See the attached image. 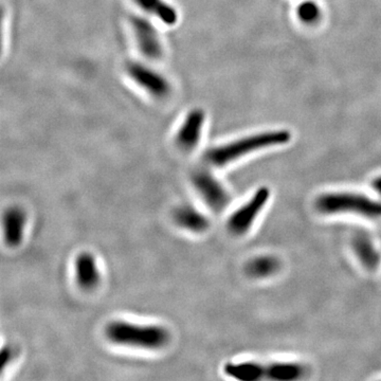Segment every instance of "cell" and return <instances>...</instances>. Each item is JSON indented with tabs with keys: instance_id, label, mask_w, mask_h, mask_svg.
I'll use <instances>...</instances> for the list:
<instances>
[{
	"instance_id": "obj_11",
	"label": "cell",
	"mask_w": 381,
	"mask_h": 381,
	"mask_svg": "<svg viewBox=\"0 0 381 381\" xmlns=\"http://www.w3.org/2000/svg\"><path fill=\"white\" fill-rule=\"evenodd\" d=\"M352 249L359 263L368 270H374L380 265L381 255L371 236L358 233L352 240Z\"/></svg>"
},
{
	"instance_id": "obj_8",
	"label": "cell",
	"mask_w": 381,
	"mask_h": 381,
	"mask_svg": "<svg viewBox=\"0 0 381 381\" xmlns=\"http://www.w3.org/2000/svg\"><path fill=\"white\" fill-rule=\"evenodd\" d=\"M206 115L201 110L189 112L176 135V144L184 151H192L198 146L201 138Z\"/></svg>"
},
{
	"instance_id": "obj_10",
	"label": "cell",
	"mask_w": 381,
	"mask_h": 381,
	"mask_svg": "<svg viewBox=\"0 0 381 381\" xmlns=\"http://www.w3.org/2000/svg\"><path fill=\"white\" fill-rule=\"evenodd\" d=\"M25 223L27 218L25 211L19 206H11L4 212L2 218L4 238L6 244L11 248L18 247L23 242Z\"/></svg>"
},
{
	"instance_id": "obj_19",
	"label": "cell",
	"mask_w": 381,
	"mask_h": 381,
	"mask_svg": "<svg viewBox=\"0 0 381 381\" xmlns=\"http://www.w3.org/2000/svg\"><path fill=\"white\" fill-rule=\"evenodd\" d=\"M372 188H373L375 192H377L381 196V176H380V177H376L375 180L372 182Z\"/></svg>"
},
{
	"instance_id": "obj_9",
	"label": "cell",
	"mask_w": 381,
	"mask_h": 381,
	"mask_svg": "<svg viewBox=\"0 0 381 381\" xmlns=\"http://www.w3.org/2000/svg\"><path fill=\"white\" fill-rule=\"evenodd\" d=\"M74 276L76 284L85 291L97 288L101 281L99 266L95 255L89 252H82L74 261Z\"/></svg>"
},
{
	"instance_id": "obj_1",
	"label": "cell",
	"mask_w": 381,
	"mask_h": 381,
	"mask_svg": "<svg viewBox=\"0 0 381 381\" xmlns=\"http://www.w3.org/2000/svg\"><path fill=\"white\" fill-rule=\"evenodd\" d=\"M291 139V134L284 129L255 134L211 148L204 155V159L212 167L223 168L257 151L288 143Z\"/></svg>"
},
{
	"instance_id": "obj_4",
	"label": "cell",
	"mask_w": 381,
	"mask_h": 381,
	"mask_svg": "<svg viewBox=\"0 0 381 381\" xmlns=\"http://www.w3.org/2000/svg\"><path fill=\"white\" fill-rule=\"evenodd\" d=\"M271 197L268 187H261L244 204L236 209L227 221V229L235 236H242L250 231L262 211Z\"/></svg>"
},
{
	"instance_id": "obj_15",
	"label": "cell",
	"mask_w": 381,
	"mask_h": 381,
	"mask_svg": "<svg viewBox=\"0 0 381 381\" xmlns=\"http://www.w3.org/2000/svg\"><path fill=\"white\" fill-rule=\"evenodd\" d=\"M280 261L272 255H259L253 257L246 266V272L255 279H267L278 274Z\"/></svg>"
},
{
	"instance_id": "obj_3",
	"label": "cell",
	"mask_w": 381,
	"mask_h": 381,
	"mask_svg": "<svg viewBox=\"0 0 381 381\" xmlns=\"http://www.w3.org/2000/svg\"><path fill=\"white\" fill-rule=\"evenodd\" d=\"M315 208L322 215L350 214L372 221L381 219V200L354 192H327L315 200Z\"/></svg>"
},
{
	"instance_id": "obj_5",
	"label": "cell",
	"mask_w": 381,
	"mask_h": 381,
	"mask_svg": "<svg viewBox=\"0 0 381 381\" xmlns=\"http://www.w3.org/2000/svg\"><path fill=\"white\" fill-rule=\"evenodd\" d=\"M192 184L204 204L215 213L223 212L231 201L227 189L212 173L206 170L194 172Z\"/></svg>"
},
{
	"instance_id": "obj_12",
	"label": "cell",
	"mask_w": 381,
	"mask_h": 381,
	"mask_svg": "<svg viewBox=\"0 0 381 381\" xmlns=\"http://www.w3.org/2000/svg\"><path fill=\"white\" fill-rule=\"evenodd\" d=\"M175 223L191 233L201 234L210 228L208 217L192 206H182L173 213Z\"/></svg>"
},
{
	"instance_id": "obj_17",
	"label": "cell",
	"mask_w": 381,
	"mask_h": 381,
	"mask_svg": "<svg viewBox=\"0 0 381 381\" xmlns=\"http://www.w3.org/2000/svg\"><path fill=\"white\" fill-rule=\"evenodd\" d=\"M298 16L303 23L312 25L321 18V8L318 4L312 0L302 2L298 8Z\"/></svg>"
},
{
	"instance_id": "obj_13",
	"label": "cell",
	"mask_w": 381,
	"mask_h": 381,
	"mask_svg": "<svg viewBox=\"0 0 381 381\" xmlns=\"http://www.w3.org/2000/svg\"><path fill=\"white\" fill-rule=\"evenodd\" d=\"M225 375L240 381L266 380V365L257 361L229 363L223 368Z\"/></svg>"
},
{
	"instance_id": "obj_2",
	"label": "cell",
	"mask_w": 381,
	"mask_h": 381,
	"mask_svg": "<svg viewBox=\"0 0 381 381\" xmlns=\"http://www.w3.org/2000/svg\"><path fill=\"white\" fill-rule=\"evenodd\" d=\"M108 341L125 348L158 351L168 346L170 333L165 327L156 324H137L115 320L105 327Z\"/></svg>"
},
{
	"instance_id": "obj_6",
	"label": "cell",
	"mask_w": 381,
	"mask_h": 381,
	"mask_svg": "<svg viewBox=\"0 0 381 381\" xmlns=\"http://www.w3.org/2000/svg\"><path fill=\"white\" fill-rule=\"evenodd\" d=\"M127 74L138 86L148 91L153 97L160 99L167 97L170 93L171 88L167 78L142 64H129Z\"/></svg>"
},
{
	"instance_id": "obj_14",
	"label": "cell",
	"mask_w": 381,
	"mask_h": 381,
	"mask_svg": "<svg viewBox=\"0 0 381 381\" xmlns=\"http://www.w3.org/2000/svg\"><path fill=\"white\" fill-rule=\"evenodd\" d=\"M305 375V368L293 361H278L266 365V380L274 381H295Z\"/></svg>"
},
{
	"instance_id": "obj_7",
	"label": "cell",
	"mask_w": 381,
	"mask_h": 381,
	"mask_svg": "<svg viewBox=\"0 0 381 381\" xmlns=\"http://www.w3.org/2000/svg\"><path fill=\"white\" fill-rule=\"evenodd\" d=\"M131 27H133L140 52L148 59H160L163 55V46H161L158 32L155 29L154 25L141 17H134L131 20Z\"/></svg>"
},
{
	"instance_id": "obj_16",
	"label": "cell",
	"mask_w": 381,
	"mask_h": 381,
	"mask_svg": "<svg viewBox=\"0 0 381 381\" xmlns=\"http://www.w3.org/2000/svg\"><path fill=\"white\" fill-rule=\"evenodd\" d=\"M143 10L154 14L165 25H173L177 23L178 15L175 8L165 0H135Z\"/></svg>"
},
{
	"instance_id": "obj_18",
	"label": "cell",
	"mask_w": 381,
	"mask_h": 381,
	"mask_svg": "<svg viewBox=\"0 0 381 381\" xmlns=\"http://www.w3.org/2000/svg\"><path fill=\"white\" fill-rule=\"evenodd\" d=\"M15 353L12 348L10 346H4L1 350V361H0V365H1V371L14 359Z\"/></svg>"
}]
</instances>
